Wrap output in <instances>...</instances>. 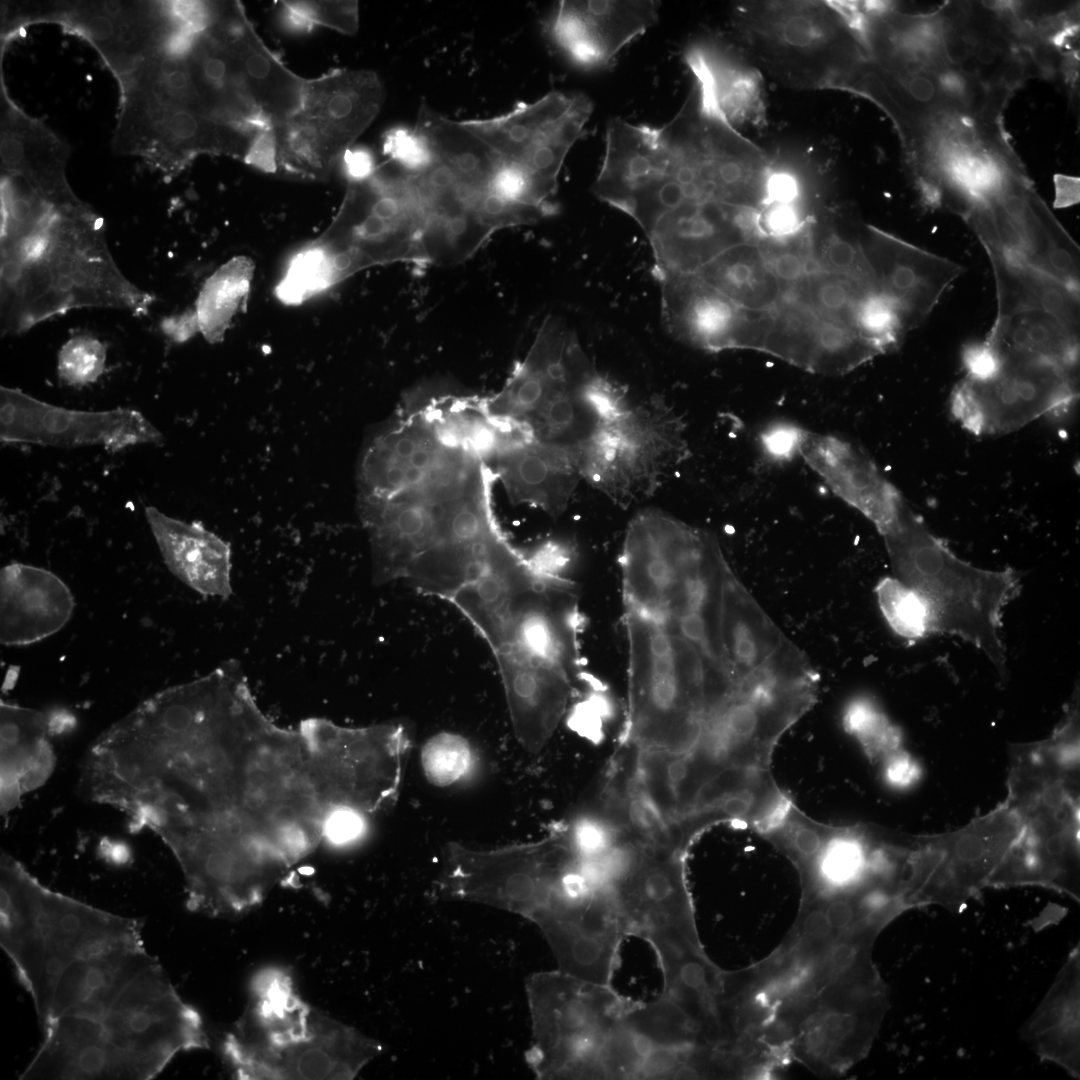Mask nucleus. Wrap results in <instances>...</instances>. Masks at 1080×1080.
I'll return each mask as SVG.
<instances>
[{"label":"nucleus","instance_id":"nucleus-1","mask_svg":"<svg viewBox=\"0 0 1080 1080\" xmlns=\"http://www.w3.org/2000/svg\"><path fill=\"white\" fill-rule=\"evenodd\" d=\"M93 799L174 855L187 906L238 917L324 839L332 807L300 732L260 710L239 666L162 690L103 732Z\"/></svg>","mask_w":1080,"mask_h":1080},{"label":"nucleus","instance_id":"nucleus-2","mask_svg":"<svg viewBox=\"0 0 1080 1080\" xmlns=\"http://www.w3.org/2000/svg\"><path fill=\"white\" fill-rule=\"evenodd\" d=\"M498 433L481 396L443 384L407 393L362 455L360 513L399 547L452 545L492 505Z\"/></svg>","mask_w":1080,"mask_h":1080},{"label":"nucleus","instance_id":"nucleus-3","mask_svg":"<svg viewBox=\"0 0 1080 1080\" xmlns=\"http://www.w3.org/2000/svg\"><path fill=\"white\" fill-rule=\"evenodd\" d=\"M777 154L757 146L694 82L677 114L659 127L609 121L594 194L630 216L647 238L717 229L773 201Z\"/></svg>","mask_w":1080,"mask_h":1080},{"label":"nucleus","instance_id":"nucleus-4","mask_svg":"<svg viewBox=\"0 0 1080 1080\" xmlns=\"http://www.w3.org/2000/svg\"><path fill=\"white\" fill-rule=\"evenodd\" d=\"M0 285L3 335L74 309L146 315L155 299L118 268L103 219L88 204L44 196L27 218L1 226Z\"/></svg>","mask_w":1080,"mask_h":1080},{"label":"nucleus","instance_id":"nucleus-5","mask_svg":"<svg viewBox=\"0 0 1080 1080\" xmlns=\"http://www.w3.org/2000/svg\"><path fill=\"white\" fill-rule=\"evenodd\" d=\"M21 1079L154 1078L181 1052L208 1048L200 1014L153 958L103 1008L60 1016Z\"/></svg>","mask_w":1080,"mask_h":1080},{"label":"nucleus","instance_id":"nucleus-6","mask_svg":"<svg viewBox=\"0 0 1080 1080\" xmlns=\"http://www.w3.org/2000/svg\"><path fill=\"white\" fill-rule=\"evenodd\" d=\"M626 400L624 389L596 370L575 332L551 316L486 404L492 416L510 427L517 443L563 456L580 473L584 453Z\"/></svg>","mask_w":1080,"mask_h":1080},{"label":"nucleus","instance_id":"nucleus-7","mask_svg":"<svg viewBox=\"0 0 1080 1080\" xmlns=\"http://www.w3.org/2000/svg\"><path fill=\"white\" fill-rule=\"evenodd\" d=\"M382 1049L307 1003L277 967L253 976L245 1009L223 1042L234 1076L245 1080L353 1079Z\"/></svg>","mask_w":1080,"mask_h":1080},{"label":"nucleus","instance_id":"nucleus-8","mask_svg":"<svg viewBox=\"0 0 1080 1080\" xmlns=\"http://www.w3.org/2000/svg\"><path fill=\"white\" fill-rule=\"evenodd\" d=\"M140 938L136 919L53 891L18 860L1 855L0 943L36 1014L74 960Z\"/></svg>","mask_w":1080,"mask_h":1080},{"label":"nucleus","instance_id":"nucleus-9","mask_svg":"<svg viewBox=\"0 0 1080 1080\" xmlns=\"http://www.w3.org/2000/svg\"><path fill=\"white\" fill-rule=\"evenodd\" d=\"M628 713L625 745L684 755L700 744L710 718L708 688L729 669L713 663L675 630L625 610Z\"/></svg>","mask_w":1080,"mask_h":1080},{"label":"nucleus","instance_id":"nucleus-10","mask_svg":"<svg viewBox=\"0 0 1080 1080\" xmlns=\"http://www.w3.org/2000/svg\"><path fill=\"white\" fill-rule=\"evenodd\" d=\"M882 536L894 578L915 591L927 608L929 632L961 637L1005 674L1001 616L1018 591V575L1009 569H980L957 558L906 503Z\"/></svg>","mask_w":1080,"mask_h":1080},{"label":"nucleus","instance_id":"nucleus-11","mask_svg":"<svg viewBox=\"0 0 1080 1080\" xmlns=\"http://www.w3.org/2000/svg\"><path fill=\"white\" fill-rule=\"evenodd\" d=\"M733 24L764 71L791 88L852 92L868 60L851 2L742 1Z\"/></svg>","mask_w":1080,"mask_h":1080},{"label":"nucleus","instance_id":"nucleus-12","mask_svg":"<svg viewBox=\"0 0 1080 1080\" xmlns=\"http://www.w3.org/2000/svg\"><path fill=\"white\" fill-rule=\"evenodd\" d=\"M618 561L625 610L671 629L716 604L727 563L712 534L658 510L631 520Z\"/></svg>","mask_w":1080,"mask_h":1080},{"label":"nucleus","instance_id":"nucleus-13","mask_svg":"<svg viewBox=\"0 0 1080 1080\" xmlns=\"http://www.w3.org/2000/svg\"><path fill=\"white\" fill-rule=\"evenodd\" d=\"M1078 762L1054 747L1029 746L1011 771L1007 800L1019 832L997 870L1001 884L1034 883L1075 893Z\"/></svg>","mask_w":1080,"mask_h":1080},{"label":"nucleus","instance_id":"nucleus-14","mask_svg":"<svg viewBox=\"0 0 1080 1080\" xmlns=\"http://www.w3.org/2000/svg\"><path fill=\"white\" fill-rule=\"evenodd\" d=\"M532 1045L526 1059L540 1079H599L608 1033L632 999L613 986L560 970L533 974L526 985Z\"/></svg>","mask_w":1080,"mask_h":1080},{"label":"nucleus","instance_id":"nucleus-15","mask_svg":"<svg viewBox=\"0 0 1080 1080\" xmlns=\"http://www.w3.org/2000/svg\"><path fill=\"white\" fill-rule=\"evenodd\" d=\"M686 424L660 398L627 399L580 463L582 480L628 507L652 496L689 456Z\"/></svg>","mask_w":1080,"mask_h":1080},{"label":"nucleus","instance_id":"nucleus-16","mask_svg":"<svg viewBox=\"0 0 1080 1080\" xmlns=\"http://www.w3.org/2000/svg\"><path fill=\"white\" fill-rule=\"evenodd\" d=\"M687 851L627 839L607 872V886L628 936L651 946L657 958L702 949L685 874Z\"/></svg>","mask_w":1080,"mask_h":1080},{"label":"nucleus","instance_id":"nucleus-17","mask_svg":"<svg viewBox=\"0 0 1080 1080\" xmlns=\"http://www.w3.org/2000/svg\"><path fill=\"white\" fill-rule=\"evenodd\" d=\"M424 219L410 175H383L351 182L337 215L316 240L330 256L338 282L357 271L401 260L423 261L419 236Z\"/></svg>","mask_w":1080,"mask_h":1080},{"label":"nucleus","instance_id":"nucleus-18","mask_svg":"<svg viewBox=\"0 0 1080 1080\" xmlns=\"http://www.w3.org/2000/svg\"><path fill=\"white\" fill-rule=\"evenodd\" d=\"M258 132L176 104L121 93L112 148L173 177L202 154L244 160Z\"/></svg>","mask_w":1080,"mask_h":1080},{"label":"nucleus","instance_id":"nucleus-19","mask_svg":"<svg viewBox=\"0 0 1080 1080\" xmlns=\"http://www.w3.org/2000/svg\"><path fill=\"white\" fill-rule=\"evenodd\" d=\"M999 362L991 377H965L951 394L953 416L973 434L1015 431L1077 398V370L1043 360Z\"/></svg>","mask_w":1080,"mask_h":1080},{"label":"nucleus","instance_id":"nucleus-20","mask_svg":"<svg viewBox=\"0 0 1080 1080\" xmlns=\"http://www.w3.org/2000/svg\"><path fill=\"white\" fill-rule=\"evenodd\" d=\"M1019 828L1006 801L957 832L918 840L910 860L913 904L956 905L988 885Z\"/></svg>","mask_w":1080,"mask_h":1080},{"label":"nucleus","instance_id":"nucleus-21","mask_svg":"<svg viewBox=\"0 0 1080 1080\" xmlns=\"http://www.w3.org/2000/svg\"><path fill=\"white\" fill-rule=\"evenodd\" d=\"M592 110L582 93L553 91L532 103L519 102L503 115L462 124L502 159L521 165L556 193L564 160Z\"/></svg>","mask_w":1080,"mask_h":1080},{"label":"nucleus","instance_id":"nucleus-22","mask_svg":"<svg viewBox=\"0 0 1080 1080\" xmlns=\"http://www.w3.org/2000/svg\"><path fill=\"white\" fill-rule=\"evenodd\" d=\"M42 22L61 24L88 41L118 79L170 43L195 30L174 2L45 1Z\"/></svg>","mask_w":1080,"mask_h":1080},{"label":"nucleus","instance_id":"nucleus-23","mask_svg":"<svg viewBox=\"0 0 1080 1080\" xmlns=\"http://www.w3.org/2000/svg\"><path fill=\"white\" fill-rule=\"evenodd\" d=\"M580 625L575 583L543 577L511 594L488 645L494 656L525 657L573 679L580 669Z\"/></svg>","mask_w":1080,"mask_h":1080},{"label":"nucleus","instance_id":"nucleus-24","mask_svg":"<svg viewBox=\"0 0 1080 1080\" xmlns=\"http://www.w3.org/2000/svg\"><path fill=\"white\" fill-rule=\"evenodd\" d=\"M0 438L5 443L78 447L99 445L108 451L158 443L161 433L139 411L66 409L7 387L0 390Z\"/></svg>","mask_w":1080,"mask_h":1080},{"label":"nucleus","instance_id":"nucleus-25","mask_svg":"<svg viewBox=\"0 0 1080 1080\" xmlns=\"http://www.w3.org/2000/svg\"><path fill=\"white\" fill-rule=\"evenodd\" d=\"M667 331L676 339L709 351H762L773 324L769 311L743 308L693 273L655 272Z\"/></svg>","mask_w":1080,"mask_h":1080},{"label":"nucleus","instance_id":"nucleus-26","mask_svg":"<svg viewBox=\"0 0 1080 1080\" xmlns=\"http://www.w3.org/2000/svg\"><path fill=\"white\" fill-rule=\"evenodd\" d=\"M860 240L878 293L899 311L907 332L930 315L963 268L871 225Z\"/></svg>","mask_w":1080,"mask_h":1080},{"label":"nucleus","instance_id":"nucleus-27","mask_svg":"<svg viewBox=\"0 0 1080 1080\" xmlns=\"http://www.w3.org/2000/svg\"><path fill=\"white\" fill-rule=\"evenodd\" d=\"M656 1H560L547 22L555 45L576 65L602 68L657 20Z\"/></svg>","mask_w":1080,"mask_h":1080},{"label":"nucleus","instance_id":"nucleus-28","mask_svg":"<svg viewBox=\"0 0 1080 1080\" xmlns=\"http://www.w3.org/2000/svg\"><path fill=\"white\" fill-rule=\"evenodd\" d=\"M203 31L238 62L257 108L273 126L298 113L306 79L266 47L240 2H211Z\"/></svg>","mask_w":1080,"mask_h":1080},{"label":"nucleus","instance_id":"nucleus-29","mask_svg":"<svg viewBox=\"0 0 1080 1080\" xmlns=\"http://www.w3.org/2000/svg\"><path fill=\"white\" fill-rule=\"evenodd\" d=\"M798 454L845 503L861 512L883 535L905 503L874 462L852 443L803 429Z\"/></svg>","mask_w":1080,"mask_h":1080},{"label":"nucleus","instance_id":"nucleus-30","mask_svg":"<svg viewBox=\"0 0 1080 1080\" xmlns=\"http://www.w3.org/2000/svg\"><path fill=\"white\" fill-rule=\"evenodd\" d=\"M74 597L54 573L11 563L0 572V640L24 646L61 630L72 617Z\"/></svg>","mask_w":1080,"mask_h":1080},{"label":"nucleus","instance_id":"nucleus-31","mask_svg":"<svg viewBox=\"0 0 1080 1080\" xmlns=\"http://www.w3.org/2000/svg\"><path fill=\"white\" fill-rule=\"evenodd\" d=\"M384 99L383 84L374 71L336 69L305 81L297 114L342 157L379 114Z\"/></svg>","mask_w":1080,"mask_h":1080},{"label":"nucleus","instance_id":"nucleus-32","mask_svg":"<svg viewBox=\"0 0 1080 1080\" xmlns=\"http://www.w3.org/2000/svg\"><path fill=\"white\" fill-rule=\"evenodd\" d=\"M1 173L25 178L55 203L79 199L67 177L70 147L45 123L27 115L8 96L1 80Z\"/></svg>","mask_w":1080,"mask_h":1080},{"label":"nucleus","instance_id":"nucleus-33","mask_svg":"<svg viewBox=\"0 0 1080 1080\" xmlns=\"http://www.w3.org/2000/svg\"><path fill=\"white\" fill-rule=\"evenodd\" d=\"M145 516L170 572L203 596L232 594L230 545L196 522L172 518L155 507Z\"/></svg>","mask_w":1080,"mask_h":1080},{"label":"nucleus","instance_id":"nucleus-34","mask_svg":"<svg viewBox=\"0 0 1080 1080\" xmlns=\"http://www.w3.org/2000/svg\"><path fill=\"white\" fill-rule=\"evenodd\" d=\"M48 712L1 701V813L26 792L42 786L55 766Z\"/></svg>","mask_w":1080,"mask_h":1080},{"label":"nucleus","instance_id":"nucleus-35","mask_svg":"<svg viewBox=\"0 0 1080 1080\" xmlns=\"http://www.w3.org/2000/svg\"><path fill=\"white\" fill-rule=\"evenodd\" d=\"M186 57L208 116L254 131L273 127L257 108L238 62L203 30L193 34Z\"/></svg>","mask_w":1080,"mask_h":1080},{"label":"nucleus","instance_id":"nucleus-36","mask_svg":"<svg viewBox=\"0 0 1080 1080\" xmlns=\"http://www.w3.org/2000/svg\"><path fill=\"white\" fill-rule=\"evenodd\" d=\"M495 659L519 728L527 739L542 740L566 708L572 678L556 667L516 655Z\"/></svg>","mask_w":1080,"mask_h":1080},{"label":"nucleus","instance_id":"nucleus-37","mask_svg":"<svg viewBox=\"0 0 1080 1080\" xmlns=\"http://www.w3.org/2000/svg\"><path fill=\"white\" fill-rule=\"evenodd\" d=\"M986 342L999 360H1043L1078 368V333L1041 309H1025L996 319Z\"/></svg>","mask_w":1080,"mask_h":1080},{"label":"nucleus","instance_id":"nucleus-38","mask_svg":"<svg viewBox=\"0 0 1080 1080\" xmlns=\"http://www.w3.org/2000/svg\"><path fill=\"white\" fill-rule=\"evenodd\" d=\"M685 59L694 79L708 88L720 112L734 127L762 122L761 81L753 68L709 43L689 47Z\"/></svg>","mask_w":1080,"mask_h":1080},{"label":"nucleus","instance_id":"nucleus-39","mask_svg":"<svg viewBox=\"0 0 1080 1080\" xmlns=\"http://www.w3.org/2000/svg\"><path fill=\"white\" fill-rule=\"evenodd\" d=\"M692 273L746 309L771 312L781 296L758 242L731 246Z\"/></svg>","mask_w":1080,"mask_h":1080},{"label":"nucleus","instance_id":"nucleus-40","mask_svg":"<svg viewBox=\"0 0 1080 1080\" xmlns=\"http://www.w3.org/2000/svg\"><path fill=\"white\" fill-rule=\"evenodd\" d=\"M414 131L426 142L436 161L465 183L487 189L502 158L462 122L443 117L422 101Z\"/></svg>","mask_w":1080,"mask_h":1080},{"label":"nucleus","instance_id":"nucleus-41","mask_svg":"<svg viewBox=\"0 0 1080 1080\" xmlns=\"http://www.w3.org/2000/svg\"><path fill=\"white\" fill-rule=\"evenodd\" d=\"M1078 992V956H1074L1025 1028L1043 1056L1071 1070L1078 1068Z\"/></svg>","mask_w":1080,"mask_h":1080},{"label":"nucleus","instance_id":"nucleus-42","mask_svg":"<svg viewBox=\"0 0 1080 1080\" xmlns=\"http://www.w3.org/2000/svg\"><path fill=\"white\" fill-rule=\"evenodd\" d=\"M876 841L863 827L833 826L822 850L802 874L820 894L854 892L873 876L871 855Z\"/></svg>","mask_w":1080,"mask_h":1080},{"label":"nucleus","instance_id":"nucleus-43","mask_svg":"<svg viewBox=\"0 0 1080 1080\" xmlns=\"http://www.w3.org/2000/svg\"><path fill=\"white\" fill-rule=\"evenodd\" d=\"M254 273L251 258L235 256L204 283L195 305L199 332L211 344L219 343L247 300Z\"/></svg>","mask_w":1080,"mask_h":1080},{"label":"nucleus","instance_id":"nucleus-44","mask_svg":"<svg viewBox=\"0 0 1080 1080\" xmlns=\"http://www.w3.org/2000/svg\"><path fill=\"white\" fill-rule=\"evenodd\" d=\"M277 144V172L307 181L325 180L341 158L329 141L295 114L273 126Z\"/></svg>","mask_w":1080,"mask_h":1080},{"label":"nucleus","instance_id":"nucleus-45","mask_svg":"<svg viewBox=\"0 0 1080 1080\" xmlns=\"http://www.w3.org/2000/svg\"><path fill=\"white\" fill-rule=\"evenodd\" d=\"M338 283L330 256L312 241L292 257L275 295L286 305H298Z\"/></svg>","mask_w":1080,"mask_h":1080},{"label":"nucleus","instance_id":"nucleus-46","mask_svg":"<svg viewBox=\"0 0 1080 1080\" xmlns=\"http://www.w3.org/2000/svg\"><path fill=\"white\" fill-rule=\"evenodd\" d=\"M844 730L856 738L872 761L884 760L901 749V732L867 696L851 698L843 708Z\"/></svg>","mask_w":1080,"mask_h":1080},{"label":"nucleus","instance_id":"nucleus-47","mask_svg":"<svg viewBox=\"0 0 1080 1080\" xmlns=\"http://www.w3.org/2000/svg\"><path fill=\"white\" fill-rule=\"evenodd\" d=\"M875 592L879 607L892 630L915 640L929 633V616L921 597L896 578H883Z\"/></svg>","mask_w":1080,"mask_h":1080},{"label":"nucleus","instance_id":"nucleus-48","mask_svg":"<svg viewBox=\"0 0 1080 1080\" xmlns=\"http://www.w3.org/2000/svg\"><path fill=\"white\" fill-rule=\"evenodd\" d=\"M281 21L293 32H309L322 25L352 35L358 29L356 1H283Z\"/></svg>","mask_w":1080,"mask_h":1080},{"label":"nucleus","instance_id":"nucleus-49","mask_svg":"<svg viewBox=\"0 0 1080 1080\" xmlns=\"http://www.w3.org/2000/svg\"><path fill=\"white\" fill-rule=\"evenodd\" d=\"M833 826L823 825L806 817L794 805L782 825L765 835L795 860L802 870L807 868L822 850Z\"/></svg>","mask_w":1080,"mask_h":1080},{"label":"nucleus","instance_id":"nucleus-50","mask_svg":"<svg viewBox=\"0 0 1080 1080\" xmlns=\"http://www.w3.org/2000/svg\"><path fill=\"white\" fill-rule=\"evenodd\" d=\"M422 767L428 780L446 786L459 779L469 768L471 749L460 735L443 732L430 738L422 749Z\"/></svg>","mask_w":1080,"mask_h":1080},{"label":"nucleus","instance_id":"nucleus-51","mask_svg":"<svg viewBox=\"0 0 1080 1080\" xmlns=\"http://www.w3.org/2000/svg\"><path fill=\"white\" fill-rule=\"evenodd\" d=\"M106 346L90 334H78L63 344L58 353L57 372L69 386L94 383L103 374Z\"/></svg>","mask_w":1080,"mask_h":1080},{"label":"nucleus","instance_id":"nucleus-52","mask_svg":"<svg viewBox=\"0 0 1080 1080\" xmlns=\"http://www.w3.org/2000/svg\"><path fill=\"white\" fill-rule=\"evenodd\" d=\"M383 152L403 173L415 176L435 161L428 145L414 130L395 127L383 136Z\"/></svg>","mask_w":1080,"mask_h":1080},{"label":"nucleus","instance_id":"nucleus-53","mask_svg":"<svg viewBox=\"0 0 1080 1080\" xmlns=\"http://www.w3.org/2000/svg\"><path fill=\"white\" fill-rule=\"evenodd\" d=\"M522 553L535 572L556 579H569L568 574L576 560L574 547L562 540L550 539Z\"/></svg>","mask_w":1080,"mask_h":1080},{"label":"nucleus","instance_id":"nucleus-54","mask_svg":"<svg viewBox=\"0 0 1080 1080\" xmlns=\"http://www.w3.org/2000/svg\"><path fill=\"white\" fill-rule=\"evenodd\" d=\"M803 429L788 423L770 426L762 433V446L766 452L777 459H788L798 454Z\"/></svg>","mask_w":1080,"mask_h":1080},{"label":"nucleus","instance_id":"nucleus-55","mask_svg":"<svg viewBox=\"0 0 1080 1080\" xmlns=\"http://www.w3.org/2000/svg\"><path fill=\"white\" fill-rule=\"evenodd\" d=\"M966 377L983 380L991 377L999 367V359L989 344L973 343L967 345L962 353Z\"/></svg>","mask_w":1080,"mask_h":1080},{"label":"nucleus","instance_id":"nucleus-56","mask_svg":"<svg viewBox=\"0 0 1080 1080\" xmlns=\"http://www.w3.org/2000/svg\"><path fill=\"white\" fill-rule=\"evenodd\" d=\"M277 144L274 128L260 130L253 138L244 162L266 173L277 172Z\"/></svg>","mask_w":1080,"mask_h":1080},{"label":"nucleus","instance_id":"nucleus-57","mask_svg":"<svg viewBox=\"0 0 1080 1080\" xmlns=\"http://www.w3.org/2000/svg\"><path fill=\"white\" fill-rule=\"evenodd\" d=\"M363 828L359 814L349 808H338L328 817L324 839L334 844H342L355 839Z\"/></svg>","mask_w":1080,"mask_h":1080},{"label":"nucleus","instance_id":"nucleus-58","mask_svg":"<svg viewBox=\"0 0 1080 1080\" xmlns=\"http://www.w3.org/2000/svg\"><path fill=\"white\" fill-rule=\"evenodd\" d=\"M920 769L912 757L899 749L883 760V777L895 788H906L919 778Z\"/></svg>","mask_w":1080,"mask_h":1080},{"label":"nucleus","instance_id":"nucleus-59","mask_svg":"<svg viewBox=\"0 0 1080 1080\" xmlns=\"http://www.w3.org/2000/svg\"><path fill=\"white\" fill-rule=\"evenodd\" d=\"M341 158L349 183L365 181L377 172L375 157L365 147H351L344 152Z\"/></svg>","mask_w":1080,"mask_h":1080},{"label":"nucleus","instance_id":"nucleus-60","mask_svg":"<svg viewBox=\"0 0 1080 1080\" xmlns=\"http://www.w3.org/2000/svg\"><path fill=\"white\" fill-rule=\"evenodd\" d=\"M802 922L803 934L807 939L822 942L832 938L834 930L822 908H811Z\"/></svg>","mask_w":1080,"mask_h":1080},{"label":"nucleus","instance_id":"nucleus-61","mask_svg":"<svg viewBox=\"0 0 1080 1080\" xmlns=\"http://www.w3.org/2000/svg\"><path fill=\"white\" fill-rule=\"evenodd\" d=\"M162 329L166 335L177 342L186 341L199 332L194 311H186L182 315L165 319Z\"/></svg>","mask_w":1080,"mask_h":1080},{"label":"nucleus","instance_id":"nucleus-62","mask_svg":"<svg viewBox=\"0 0 1080 1080\" xmlns=\"http://www.w3.org/2000/svg\"><path fill=\"white\" fill-rule=\"evenodd\" d=\"M1055 201L1056 208L1068 207L1079 202V178L1055 175Z\"/></svg>","mask_w":1080,"mask_h":1080},{"label":"nucleus","instance_id":"nucleus-63","mask_svg":"<svg viewBox=\"0 0 1080 1080\" xmlns=\"http://www.w3.org/2000/svg\"><path fill=\"white\" fill-rule=\"evenodd\" d=\"M98 851L107 862L118 866L127 864L132 858L131 849L125 842L108 837L100 841Z\"/></svg>","mask_w":1080,"mask_h":1080}]
</instances>
